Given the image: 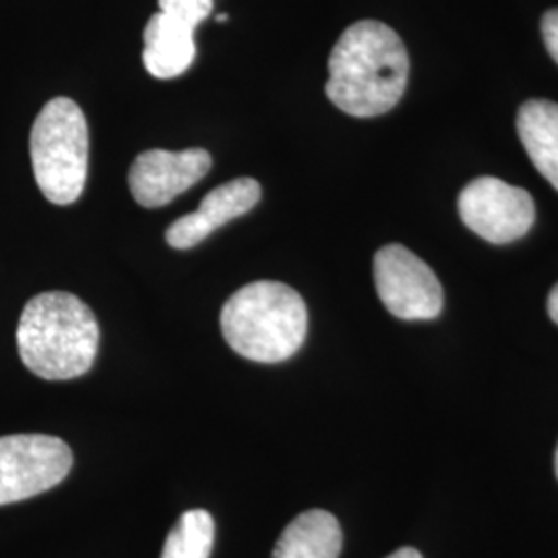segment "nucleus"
<instances>
[{
  "label": "nucleus",
  "instance_id": "obj_6",
  "mask_svg": "<svg viewBox=\"0 0 558 558\" xmlns=\"http://www.w3.org/2000/svg\"><path fill=\"white\" fill-rule=\"evenodd\" d=\"M375 286L385 308L398 319H437L445 304L435 271L403 244H387L377 251Z\"/></svg>",
  "mask_w": 558,
  "mask_h": 558
},
{
  "label": "nucleus",
  "instance_id": "obj_5",
  "mask_svg": "<svg viewBox=\"0 0 558 558\" xmlns=\"http://www.w3.org/2000/svg\"><path fill=\"white\" fill-rule=\"evenodd\" d=\"M71 468V447L59 437H0V505L32 499L59 486Z\"/></svg>",
  "mask_w": 558,
  "mask_h": 558
},
{
  "label": "nucleus",
  "instance_id": "obj_7",
  "mask_svg": "<svg viewBox=\"0 0 558 558\" xmlns=\"http://www.w3.org/2000/svg\"><path fill=\"white\" fill-rule=\"evenodd\" d=\"M459 218L493 244L523 239L536 220V205L527 191L495 177L472 180L458 199Z\"/></svg>",
  "mask_w": 558,
  "mask_h": 558
},
{
  "label": "nucleus",
  "instance_id": "obj_8",
  "mask_svg": "<svg viewBox=\"0 0 558 558\" xmlns=\"http://www.w3.org/2000/svg\"><path fill=\"white\" fill-rule=\"evenodd\" d=\"M211 170L205 149H149L137 156L129 172V186L141 207L156 209L195 186Z\"/></svg>",
  "mask_w": 558,
  "mask_h": 558
},
{
  "label": "nucleus",
  "instance_id": "obj_11",
  "mask_svg": "<svg viewBox=\"0 0 558 558\" xmlns=\"http://www.w3.org/2000/svg\"><path fill=\"white\" fill-rule=\"evenodd\" d=\"M518 133L536 170L558 191V104L525 101L519 108Z\"/></svg>",
  "mask_w": 558,
  "mask_h": 558
},
{
  "label": "nucleus",
  "instance_id": "obj_12",
  "mask_svg": "<svg viewBox=\"0 0 558 558\" xmlns=\"http://www.w3.org/2000/svg\"><path fill=\"white\" fill-rule=\"evenodd\" d=\"M343 534L338 519L313 509L300 513L279 536L271 558H339Z\"/></svg>",
  "mask_w": 558,
  "mask_h": 558
},
{
  "label": "nucleus",
  "instance_id": "obj_14",
  "mask_svg": "<svg viewBox=\"0 0 558 558\" xmlns=\"http://www.w3.org/2000/svg\"><path fill=\"white\" fill-rule=\"evenodd\" d=\"M160 13L179 21L182 25L191 27L193 32L197 25L211 15L214 0H158Z\"/></svg>",
  "mask_w": 558,
  "mask_h": 558
},
{
  "label": "nucleus",
  "instance_id": "obj_9",
  "mask_svg": "<svg viewBox=\"0 0 558 558\" xmlns=\"http://www.w3.org/2000/svg\"><path fill=\"white\" fill-rule=\"evenodd\" d=\"M260 201V184L255 179H234L220 184L201 201L199 209L182 216L166 230L172 248L186 251L211 236L228 221L248 214Z\"/></svg>",
  "mask_w": 558,
  "mask_h": 558
},
{
  "label": "nucleus",
  "instance_id": "obj_3",
  "mask_svg": "<svg viewBox=\"0 0 558 558\" xmlns=\"http://www.w3.org/2000/svg\"><path fill=\"white\" fill-rule=\"evenodd\" d=\"M220 323L223 339L242 359L278 364L302 348L308 311L294 288L260 279L226 300Z\"/></svg>",
  "mask_w": 558,
  "mask_h": 558
},
{
  "label": "nucleus",
  "instance_id": "obj_18",
  "mask_svg": "<svg viewBox=\"0 0 558 558\" xmlns=\"http://www.w3.org/2000/svg\"><path fill=\"white\" fill-rule=\"evenodd\" d=\"M555 472H557V478H558V447H557V456H555Z\"/></svg>",
  "mask_w": 558,
  "mask_h": 558
},
{
  "label": "nucleus",
  "instance_id": "obj_17",
  "mask_svg": "<svg viewBox=\"0 0 558 558\" xmlns=\"http://www.w3.org/2000/svg\"><path fill=\"white\" fill-rule=\"evenodd\" d=\"M387 558H422V555H420L416 548L405 546V548H399V550H396L393 555H389Z\"/></svg>",
  "mask_w": 558,
  "mask_h": 558
},
{
  "label": "nucleus",
  "instance_id": "obj_2",
  "mask_svg": "<svg viewBox=\"0 0 558 558\" xmlns=\"http://www.w3.org/2000/svg\"><path fill=\"white\" fill-rule=\"evenodd\" d=\"M100 325L83 300L69 292H44L21 313V362L40 379L69 380L85 375L98 354Z\"/></svg>",
  "mask_w": 558,
  "mask_h": 558
},
{
  "label": "nucleus",
  "instance_id": "obj_1",
  "mask_svg": "<svg viewBox=\"0 0 558 558\" xmlns=\"http://www.w3.org/2000/svg\"><path fill=\"white\" fill-rule=\"evenodd\" d=\"M410 77L408 50L380 21L350 25L329 57L327 98L356 119L380 117L398 106Z\"/></svg>",
  "mask_w": 558,
  "mask_h": 558
},
{
  "label": "nucleus",
  "instance_id": "obj_4",
  "mask_svg": "<svg viewBox=\"0 0 558 558\" xmlns=\"http://www.w3.org/2000/svg\"><path fill=\"white\" fill-rule=\"evenodd\" d=\"M29 156L41 195L54 205L80 199L89 168L87 120L69 98L48 101L29 135Z\"/></svg>",
  "mask_w": 558,
  "mask_h": 558
},
{
  "label": "nucleus",
  "instance_id": "obj_10",
  "mask_svg": "<svg viewBox=\"0 0 558 558\" xmlns=\"http://www.w3.org/2000/svg\"><path fill=\"white\" fill-rule=\"evenodd\" d=\"M143 62L156 80H174L186 73L195 60V32L179 21L156 13L143 34Z\"/></svg>",
  "mask_w": 558,
  "mask_h": 558
},
{
  "label": "nucleus",
  "instance_id": "obj_16",
  "mask_svg": "<svg viewBox=\"0 0 558 558\" xmlns=\"http://www.w3.org/2000/svg\"><path fill=\"white\" fill-rule=\"evenodd\" d=\"M548 315L558 325V283L548 294Z\"/></svg>",
  "mask_w": 558,
  "mask_h": 558
},
{
  "label": "nucleus",
  "instance_id": "obj_13",
  "mask_svg": "<svg viewBox=\"0 0 558 558\" xmlns=\"http://www.w3.org/2000/svg\"><path fill=\"white\" fill-rule=\"evenodd\" d=\"M214 539V518L203 509L186 511L168 534L161 558H209Z\"/></svg>",
  "mask_w": 558,
  "mask_h": 558
},
{
  "label": "nucleus",
  "instance_id": "obj_15",
  "mask_svg": "<svg viewBox=\"0 0 558 558\" xmlns=\"http://www.w3.org/2000/svg\"><path fill=\"white\" fill-rule=\"evenodd\" d=\"M542 38L550 52V57L558 64V9H550L542 17Z\"/></svg>",
  "mask_w": 558,
  "mask_h": 558
}]
</instances>
